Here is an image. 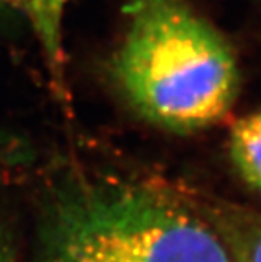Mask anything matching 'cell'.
Segmentation results:
<instances>
[{"label": "cell", "instance_id": "1", "mask_svg": "<svg viewBox=\"0 0 261 262\" xmlns=\"http://www.w3.org/2000/svg\"><path fill=\"white\" fill-rule=\"evenodd\" d=\"M109 61L125 101L150 123L194 132L234 105L239 66L227 38L187 0H126Z\"/></svg>", "mask_w": 261, "mask_h": 262}, {"label": "cell", "instance_id": "2", "mask_svg": "<svg viewBox=\"0 0 261 262\" xmlns=\"http://www.w3.org/2000/svg\"><path fill=\"white\" fill-rule=\"evenodd\" d=\"M35 262H231L212 225L151 187L73 181L55 190Z\"/></svg>", "mask_w": 261, "mask_h": 262}, {"label": "cell", "instance_id": "3", "mask_svg": "<svg viewBox=\"0 0 261 262\" xmlns=\"http://www.w3.org/2000/svg\"><path fill=\"white\" fill-rule=\"evenodd\" d=\"M5 10H13L26 17L36 39L43 57L57 82L63 80L65 47L63 22L68 0H2Z\"/></svg>", "mask_w": 261, "mask_h": 262}, {"label": "cell", "instance_id": "4", "mask_svg": "<svg viewBox=\"0 0 261 262\" xmlns=\"http://www.w3.org/2000/svg\"><path fill=\"white\" fill-rule=\"evenodd\" d=\"M231 262H261V213L244 209H224L212 223Z\"/></svg>", "mask_w": 261, "mask_h": 262}, {"label": "cell", "instance_id": "5", "mask_svg": "<svg viewBox=\"0 0 261 262\" xmlns=\"http://www.w3.org/2000/svg\"><path fill=\"white\" fill-rule=\"evenodd\" d=\"M230 156L241 178L261 192V108L234 123Z\"/></svg>", "mask_w": 261, "mask_h": 262}, {"label": "cell", "instance_id": "6", "mask_svg": "<svg viewBox=\"0 0 261 262\" xmlns=\"http://www.w3.org/2000/svg\"><path fill=\"white\" fill-rule=\"evenodd\" d=\"M0 262H14L11 250L4 242H0Z\"/></svg>", "mask_w": 261, "mask_h": 262}, {"label": "cell", "instance_id": "7", "mask_svg": "<svg viewBox=\"0 0 261 262\" xmlns=\"http://www.w3.org/2000/svg\"><path fill=\"white\" fill-rule=\"evenodd\" d=\"M0 11H4V8H2V5H0Z\"/></svg>", "mask_w": 261, "mask_h": 262}]
</instances>
